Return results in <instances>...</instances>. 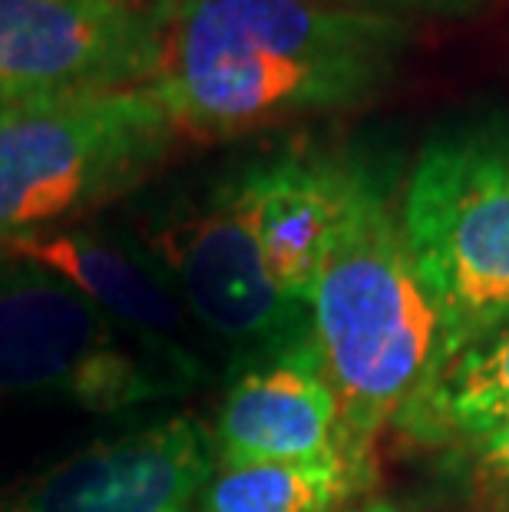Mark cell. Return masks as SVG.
<instances>
[{
	"label": "cell",
	"instance_id": "1",
	"mask_svg": "<svg viewBox=\"0 0 509 512\" xmlns=\"http://www.w3.org/2000/svg\"><path fill=\"white\" fill-rule=\"evenodd\" d=\"M146 86L179 139H225L354 106L391 70L404 27L318 0H159Z\"/></svg>",
	"mask_w": 509,
	"mask_h": 512
},
{
	"label": "cell",
	"instance_id": "2",
	"mask_svg": "<svg viewBox=\"0 0 509 512\" xmlns=\"http://www.w3.org/2000/svg\"><path fill=\"white\" fill-rule=\"evenodd\" d=\"M311 337L341 407V443L374 456L437 377L440 318L404 228L361 179L314 278Z\"/></svg>",
	"mask_w": 509,
	"mask_h": 512
},
{
	"label": "cell",
	"instance_id": "3",
	"mask_svg": "<svg viewBox=\"0 0 509 512\" xmlns=\"http://www.w3.org/2000/svg\"><path fill=\"white\" fill-rule=\"evenodd\" d=\"M176 139L146 83L0 110V245L67 228L133 192Z\"/></svg>",
	"mask_w": 509,
	"mask_h": 512
},
{
	"label": "cell",
	"instance_id": "4",
	"mask_svg": "<svg viewBox=\"0 0 509 512\" xmlns=\"http://www.w3.org/2000/svg\"><path fill=\"white\" fill-rule=\"evenodd\" d=\"M400 228L440 318V377L509 321V126L420 152Z\"/></svg>",
	"mask_w": 509,
	"mask_h": 512
},
{
	"label": "cell",
	"instance_id": "5",
	"mask_svg": "<svg viewBox=\"0 0 509 512\" xmlns=\"http://www.w3.org/2000/svg\"><path fill=\"white\" fill-rule=\"evenodd\" d=\"M176 387L70 281L0 252V397L116 413Z\"/></svg>",
	"mask_w": 509,
	"mask_h": 512
},
{
	"label": "cell",
	"instance_id": "6",
	"mask_svg": "<svg viewBox=\"0 0 509 512\" xmlns=\"http://www.w3.org/2000/svg\"><path fill=\"white\" fill-rule=\"evenodd\" d=\"M159 261L202 334L242 354V367L311 337L308 304L278 291L235 192L209 209L172 215L149 235Z\"/></svg>",
	"mask_w": 509,
	"mask_h": 512
},
{
	"label": "cell",
	"instance_id": "7",
	"mask_svg": "<svg viewBox=\"0 0 509 512\" xmlns=\"http://www.w3.org/2000/svg\"><path fill=\"white\" fill-rule=\"evenodd\" d=\"M156 14L133 0H0V110L153 80Z\"/></svg>",
	"mask_w": 509,
	"mask_h": 512
},
{
	"label": "cell",
	"instance_id": "8",
	"mask_svg": "<svg viewBox=\"0 0 509 512\" xmlns=\"http://www.w3.org/2000/svg\"><path fill=\"white\" fill-rule=\"evenodd\" d=\"M0 252L34 261L83 291L176 387V394L199 387L209 377V364L199 351L196 321L176 285L146 248L67 225L14 238L0 245Z\"/></svg>",
	"mask_w": 509,
	"mask_h": 512
},
{
	"label": "cell",
	"instance_id": "9",
	"mask_svg": "<svg viewBox=\"0 0 509 512\" xmlns=\"http://www.w3.org/2000/svg\"><path fill=\"white\" fill-rule=\"evenodd\" d=\"M212 470V433L169 417L53 466L0 499V512H199Z\"/></svg>",
	"mask_w": 509,
	"mask_h": 512
},
{
	"label": "cell",
	"instance_id": "10",
	"mask_svg": "<svg viewBox=\"0 0 509 512\" xmlns=\"http://www.w3.org/2000/svg\"><path fill=\"white\" fill-rule=\"evenodd\" d=\"M212 443L225 463H305L348 450L314 337L242 367L225 390Z\"/></svg>",
	"mask_w": 509,
	"mask_h": 512
},
{
	"label": "cell",
	"instance_id": "11",
	"mask_svg": "<svg viewBox=\"0 0 509 512\" xmlns=\"http://www.w3.org/2000/svg\"><path fill=\"white\" fill-rule=\"evenodd\" d=\"M361 176L331 162L281 159L235 185L258 252L278 291L308 304L321 261L338 235Z\"/></svg>",
	"mask_w": 509,
	"mask_h": 512
},
{
	"label": "cell",
	"instance_id": "12",
	"mask_svg": "<svg viewBox=\"0 0 509 512\" xmlns=\"http://www.w3.org/2000/svg\"><path fill=\"white\" fill-rule=\"evenodd\" d=\"M371 483L374 456L354 450L305 463L215 460L199 512H348Z\"/></svg>",
	"mask_w": 509,
	"mask_h": 512
},
{
	"label": "cell",
	"instance_id": "13",
	"mask_svg": "<svg viewBox=\"0 0 509 512\" xmlns=\"http://www.w3.org/2000/svg\"><path fill=\"white\" fill-rule=\"evenodd\" d=\"M407 417L424 437L460 443L509 420V321L467 347Z\"/></svg>",
	"mask_w": 509,
	"mask_h": 512
},
{
	"label": "cell",
	"instance_id": "14",
	"mask_svg": "<svg viewBox=\"0 0 509 512\" xmlns=\"http://www.w3.org/2000/svg\"><path fill=\"white\" fill-rule=\"evenodd\" d=\"M463 446H467V456L473 460L476 473L509 496V420L480 433V437L467 440Z\"/></svg>",
	"mask_w": 509,
	"mask_h": 512
},
{
	"label": "cell",
	"instance_id": "15",
	"mask_svg": "<svg viewBox=\"0 0 509 512\" xmlns=\"http://www.w3.org/2000/svg\"><path fill=\"white\" fill-rule=\"evenodd\" d=\"M351 512H400V509L391 506V503H367V506H357Z\"/></svg>",
	"mask_w": 509,
	"mask_h": 512
}]
</instances>
